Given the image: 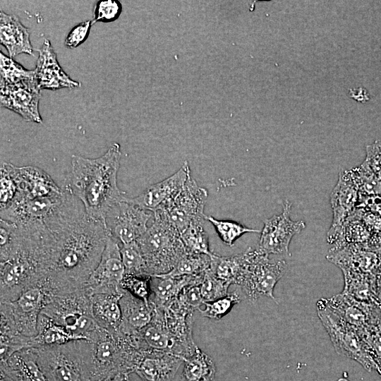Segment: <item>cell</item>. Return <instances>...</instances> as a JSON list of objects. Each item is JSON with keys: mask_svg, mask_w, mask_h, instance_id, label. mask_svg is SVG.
<instances>
[{"mask_svg": "<svg viewBox=\"0 0 381 381\" xmlns=\"http://www.w3.org/2000/svg\"><path fill=\"white\" fill-rule=\"evenodd\" d=\"M108 236L104 222L87 216L83 204L44 232L47 275L42 282L52 296L84 289Z\"/></svg>", "mask_w": 381, "mask_h": 381, "instance_id": "obj_1", "label": "cell"}, {"mask_svg": "<svg viewBox=\"0 0 381 381\" xmlns=\"http://www.w3.org/2000/svg\"><path fill=\"white\" fill-rule=\"evenodd\" d=\"M121 157L120 145L116 143L97 158L71 157L70 182L66 186L91 218L104 222L111 207L126 196L117 185Z\"/></svg>", "mask_w": 381, "mask_h": 381, "instance_id": "obj_2", "label": "cell"}, {"mask_svg": "<svg viewBox=\"0 0 381 381\" xmlns=\"http://www.w3.org/2000/svg\"><path fill=\"white\" fill-rule=\"evenodd\" d=\"M154 221L137 241L143 254L149 276L169 272L187 253L179 233L163 213H153Z\"/></svg>", "mask_w": 381, "mask_h": 381, "instance_id": "obj_3", "label": "cell"}, {"mask_svg": "<svg viewBox=\"0 0 381 381\" xmlns=\"http://www.w3.org/2000/svg\"><path fill=\"white\" fill-rule=\"evenodd\" d=\"M35 349L37 362L48 381H91V341L75 340Z\"/></svg>", "mask_w": 381, "mask_h": 381, "instance_id": "obj_4", "label": "cell"}, {"mask_svg": "<svg viewBox=\"0 0 381 381\" xmlns=\"http://www.w3.org/2000/svg\"><path fill=\"white\" fill-rule=\"evenodd\" d=\"M41 313L82 340L90 341L99 327L92 315L90 296L83 289L53 296Z\"/></svg>", "mask_w": 381, "mask_h": 381, "instance_id": "obj_5", "label": "cell"}, {"mask_svg": "<svg viewBox=\"0 0 381 381\" xmlns=\"http://www.w3.org/2000/svg\"><path fill=\"white\" fill-rule=\"evenodd\" d=\"M246 264L240 286L248 299L255 302L260 296H266L277 302L274 289L286 270L284 260H272L269 255L258 248L246 251Z\"/></svg>", "mask_w": 381, "mask_h": 381, "instance_id": "obj_6", "label": "cell"}, {"mask_svg": "<svg viewBox=\"0 0 381 381\" xmlns=\"http://www.w3.org/2000/svg\"><path fill=\"white\" fill-rule=\"evenodd\" d=\"M316 306L318 318L336 352L358 362L368 372L376 370L377 365L356 329L330 310L320 300L318 301Z\"/></svg>", "mask_w": 381, "mask_h": 381, "instance_id": "obj_7", "label": "cell"}, {"mask_svg": "<svg viewBox=\"0 0 381 381\" xmlns=\"http://www.w3.org/2000/svg\"><path fill=\"white\" fill-rule=\"evenodd\" d=\"M52 297L40 281L25 290L16 300L0 302L1 318L10 322L20 334L34 337L37 334L39 316Z\"/></svg>", "mask_w": 381, "mask_h": 381, "instance_id": "obj_8", "label": "cell"}, {"mask_svg": "<svg viewBox=\"0 0 381 381\" xmlns=\"http://www.w3.org/2000/svg\"><path fill=\"white\" fill-rule=\"evenodd\" d=\"M64 198V189L61 195L55 197L28 198L18 195L10 205L1 210V219L22 228L45 229L59 210Z\"/></svg>", "mask_w": 381, "mask_h": 381, "instance_id": "obj_9", "label": "cell"}, {"mask_svg": "<svg viewBox=\"0 0 381 381\" xmlns=\"http://www.w3.org/2000/svg\"><path fill=\"white\" fill-rule=\"evenodd\" d=\"M153 213L131 202L128 197L113 205L104 224L109 235L120 246L137 241L147 231Z\"/></svg>", "mask_w": 381, "mask_h": 381, "instance_id": "obj_10", "label": "cell"}, {"mask_svg": "<svg viewBox=\"0 0 381 381\" xmlns=\"http://www.w3.org/2000/svg\"><path fill=\"white\" fill-rule=\"evenodd\" d=\"M124 275L121 246L109 235L101 259L83 290L89 296L97 294H121L123 291L121 283Z\"/></svg>", "mask_w": 381, "mask_h": 381, "instance_id": "obj_11", "label": "cell"}, {"mask_svg": "<svg viewBox=\"0 0 381 381\" xmlns=\"http://www.w3.org/2000/svg\"><path fill=\"white\" fill-rule=\"evenodd\" d=\"M207 195V190L199 186L190 174L172 203L166 210L159 211L181 234L192 223L205 219L204 207Z\"/></svg>", "mask_w": 381, "mask_h": 381, "instance_id": "obj_12", "label": "cell"}, {"mask_svg": "<svg viewBox=\"0 0 381 381\" xmlns=\"http://www.w3.org/2000/svg\"><path fill=\"white\" fill-rule=\"evenodd\" d=\"M291 206L292 203L286 200L282 212L264 221L258 248L269 255H290L289 244L292 238L306 228L304 221L291 219Z\"/></svg>", "mask_w": 381, "mask_h": 381, "instance_id": "obj_13", "label": "cell"}, {"mask_svg": "<svg viewBox=\"0 0 381 381\" xmlns=\"http://www.w3.org/2000/svg\"><path fill=\"white\" fill-rule=\"evenodd\" d=\"M40 90L36 78L13 85L0 83L1 107L16 112L27 121L40 123Z\"/></svg>", "mask_w": 381, "mask_h": 381, "instance_id": "obj_14", "label": "cell"}, {"mask_svg": "<svg viewBox=\"0 0 381 381\" xmlns=\"http://www.w3.org/2000/svg\"><path fill=\"white\" fill-rule=\"evenodd\" d=\"M190 175L188 162L174 174L147 187L135 198H128L133 204L152 213L166 210L174 200Z\"/></svg>", "mask_w": 381, "mask_h": 381, "instance_id": "obj_15", "label": "cell"}, {"mask_svg": "<svg viewBox=\"0 0 381 381\" xmlns=\"http://www.w3.org/2000/svg\"><path fill=\"white\" fill-rule=\"evenodd\" d=\"M326 258L341 270H351L375 276L381 265V248L373 249L368 244H349L330 248Z\"/></svg>", "mask_w": 381, "mask_h": 381, "instance_id": "obj_16", "label": "cell"}, {"mask_svg": "<svg viewBox=\"0 0 381 381\" xmlns=\"http://www.w3.org/2000/svg\"><path fill=\"white\" fill-rule=\"evenodd\" d=\"M152 306L150 322L131 337L133 345L145 351L166 352L180 356L178 346L167 328L164 309Z\"/></svg>", "mask_w": 381, "mask_h": 381, "instance_id": "obj_17", "label": "cell"}, {"mask_svg": "<svg viewBox=\"0 0 381 381\" xmlns=\"http://www.w3.org/2000/svg\"><path fill=\"white\" fill-rule=\"evenodd\" d=\"M330 310L358 330L372 320L381 317V305L360 302L341 293L320 299Z\"/></svg>", "mask_w": 381, "mask_h": 381, "instance_id": "obj_18", "label": "cell"}, {"mask_svg": "<svg viewBox=\"0 0 381 381\" xmlns=\"http://www.w3.org/2000/svg\"><path fill=\"white\" fill-rule=\"evenodd\" d=\"M38 52L39 56L35 70L36 80L40 90H56L80 86L78 81L71 79L64 71L48 39L44 40Z\"/></svg>", "mask_w": 381, "mask_h": 381, "instance_id": "obj_19", "label": "cell"}, {"mask_svg": "<svg viewBox=\"0 0 381 381\" xmlns=\"http://www.w3.org/2000/svg\"><path fill=\"white\" fill-rule=\"evenodd\" d=\"M183 361L171 353L142 351L134 373L143 381H171Z\"/></svg>", "mask_w": 381, "mask_h": 381, "instance_id": "obj_20", "label": "cell"}, {"mask_svg": "<svg viewBox=\"0 0 381 381\" xmlns=\"http://www.w3.org/2000/svg\"><path fill=\"white\" fill-rule=\"evenodd\" d=\"M14 174L18 186V195L28 198L55 197L63 193L50 176L34 166H14Z\"/></svg>", "mask_w": 381, "mask_h": 381, "instance_id": "obj_21", "label": "cell"}, {"mask_svg": "<svg viewBox=\"0 0 381 381\" xmlns=\"http://www.w3.org/2000/svg\"><path fill=\"white\" fill-rule=\"evenodd\" d=\"M359 192L346 170L340 172L337 183L330 195L332 222L328 231L339 229L346 219L356 210Z\"/></svg>", "mask_w": 381, "mask_h": 381, "instance_id": "obj_22", "label": "cell"}, {"mask_svg": "<svg viewBox=\"0 0 381 381\" xmlns=\"http://www.w3.org/2000/svg\"><path fill=\"white\" fill-rule=\"evenodd\" d=\"M204 273L197 276L171 277L164 274L150 276V303L162 309L167 308L185 287L200 285Z\"/></svg>", "mask_w": 381, "mask_h": 381, "instance_id": "obj_23", "label": "cell"}, {"mask_svg": "<svg viewBox=\"0 0 381 381\" xmlns=\"http://www.w3.org/2000/svg\"><path fill=\"white\" fill-rule=\"evenodd\" d=\"M150 304L123 289L120 299L122 320L117 332L131 337L145 328L153 315V306Z\"/></svg>", "mask_w": 381, "mask_h": 381, "instance_id": "obj_24", "label": "cell"}, {"mask_svg": "<svg viewBox=\"0 0 381 381\" xmlns=\"http://www.w3.org/2000/svg\"><path fill=\"white\" fill-rule=\"evenodd\" d=\"M0 40L10 57L20 54L32 55L29 30L14 15L0 12Z\"/></svg>", "mask_w": 381, "mask_h": 381, "instance_id": "obj_25", "label": "cell"}, {"mask_svg": "<svg viewBox=\"0 0 381 381\" xmlns=\"http://www.w3.org/2000/svg\"><path fill=\"white\" fill-rule=\"evenodd\" d=\"M0 368L9 373L17 381H48L37 362L35 348L22 349L1 361Z\"/></svg>", "mask_w": 381, "mask_h": 381, "instance_id": "obj_26", "label": "cell"}, {"mask_svg": "<svg viewBox=\"0 0 381 381\" xmlns=\"http://www.w3.org/2000/svg\"><path fill=\"white\" fill-rule=\"evenodd\" d=\"M123 294H97L90 296L92 312L97 324L110 332L118 331L122 320L120 299Z\"/></svg>", "mask_w": 381, "mask_h": 381, "instance_id": "obj_27", "label": "cell"}, {"mask_svg": "<svg viewBox=\"0 0 381 381\" xmlns=\"http://www.w3.org/2000/svg\"><path fill=\"white\" fill-rule=\"evenodd\" d=\"M344 279L342 293L362 303L379 304L375 294V276L351 270H341Z\"/></svg>", "mask_w": 381, "mask_h": 381, "instance_id": "obj_28", "label": "cell"}, {"mask_svg": "<svg viewBox=\"0 0 381 381\" xmlns=\"http://www.w3.org/2000/svg\"><path fill=\"white\" fill-rule=\"evenodd\" d=\"M246 264L245 252L231 256L211 255L210 271L218 279L231 284L240 285Z\"/></svg>", "mask_w": 381, "mask_h": 381, "instance_id": "obj_29", "label": "cell"}, {"mask_svg": "<svg viewBox=\"0 0 381 381\" xmlns=\"http://www.w3.org/2000/svg\"><path fill=\"white\" fill-rule=\"evenodd\" d=\"M75 340H82L56 324L44 314H40L37 323V334L32 337V348L61 345Z\"/></svg>", "mask_w": 381, "mask_h": 381, "instance_id": "obj_30", "label": "cell"}, {"mask_svg": "<svg viewBox=\"0 0 381 381\" xmlns=\"http://www.w3.org/2000/svg\"><path fill=\"white\" fill-rule=\"evenodd\" d=\"M183 363L179 381H215L214 363L210 356L199 348Z\"/></svg>", "mask_w": 381, "mask_h": 381, "instance_id": "obj_31", "label": "cell"}, {"mask_svg": "<svg viewBox=\"0 0 381 381\" xmlns=\"http://www.w3.org/2000/svg\"><path fill=\"white\" fill-rule=\"evenodd\" d=\"M346 171L357 186L359 194L381 195V176L373 172L364 162Z\"/></svg>", "mask_w": 381, "mask_h": 381, "instance_id": "obj_32", "label": "cell"}, {"mask_svg": "<svg viewBox=\"0 0 381 381\" xmlns=\"http://www.w3.org/2000/svg\"><path fill=\"white\" fill-rule=\"evenodd\" d=\"M210 264V255L187 253L180 259L172 270L164 274L171 277L197 276L207 270Z\"/></svg>", "mask_w": 381, "mask_h": 381, "instance_id": "obj_33", "label": "cell"}, {"mask_svg": "<svg viewBox=\"0 0 381 381\" xmlns=\"http://www.w3.org/2000/svg\"><path fill=\"white\" fill-rule=\"evenodd\" d=\"M202 222L203 221H198L192 223L180 234V237L187 253L211 256L213 253L210 250L207 235Z\"/></svg>", "mask_w": 381, "mask_h": 381, "instance_id": "obj_34", "label": "cell"}, {"mask_svg": "<svg viewBox=\"0 0 381 381\" xmlns=\"http://www.w3.org/2000/svg\"><path fill=\"white\" fill-rule=\"evenodd\" d=\"M0 73L1 84L13 85L35 78V70L25 69L12 58L0 52Z\"/></svg>", "mask_w": 381, "mask_h": 381, "instance_id": "obj_35", "label": "cell"}, {"mask_svg": "<svg viewBox=\"0 0 381 381\" xmlns=\"http://www.w3.org/2000/svg\"><path fill=\"white\" fill-rule=\"evenodd\" d=\"M357 332L376 363L377 370L381 367V317L372 320Z\"/></svg>", "mask_w": 381, "mask_h": 381, "instance_id": "obj_36", "label": "cell"}, {"mask_svg": "<svg viewBox=\"0 0 381 381\" xmlns=\"http://www.w3.org/2000/svg\"><path fill=\"white\" fill-rule=\"evenodd\" d=\"M121 255L125 274L149 276L143 254L137 241L121 246Z\"/></svg>", "mask_w": 381, "mask_h": 381, "instance_id": "obj_37", "label": "cell"}, {"mask_svg": "<svg viewBox=\"0 0 381 381\" xmlns=\"http://www.w3.org/2000/svg\"><path fill=\"white\" fill-rule=\"evenodd\" d=\"M215 229L218 236L226 245L232 246L235 241L246 233L260 232L258 229H251L236 222L219 220L212 216H205Z\"/></svg>", "mask_w": 381, "mask_h": 381, "instance_id": "obj_38", "label": "cell"}, {"mask_svg": "<svg viewBox=\"0 0 381 381\" xmlns=\"http://www.w3.org/2000/svg\"><path fill=\"white\" fill-rule=\"evenodd\" d=\"M18 193V186L14 174V165L3 162L1 166L0 206L3 210L10 205Z\"/></svg>", "mask_w": 381, "mask_h": 381, "instance_id": "obj_39", "label": "cell"}, {"mask_svg": "<svg viewBox=\"0 0 381 381\" xmlns=\"http://www.w3.org/2000/svg\"><path fill=\"white\" fill-rule=\"evenodd\" d=\"M241 301L237 292H232L214 301L205 302V308L199 310L203 317L219 320L226 315L235 304Z\"/></svg>", "mask_w": 381, "mask_h": 381, "instance_id": "obj_40", "label": "cell"}, {"mask_svg": "<svg viewBox=\"0 0 381 381\" xmlns=\"http://www.w3.org/2000/svg\"><path fill=\"white\" fill-rule=\"evenodd\" d=\"M121 287L150 306V276L126 274L121 283Z\"/></svg>", "mask_w": 381, "mask_h": 381, "instance_id": "obj_41", "label": "cell"}, {"mask_svg": "<svg viewBox=\"0 0 381 381\" xmlns=\"http://www.w3.org/2000/svg\"><path fill=\"white\" fill-rule=\"evenodd\" d=\"M229 286V284L218 279L208 269L205 272L200 284L204 301H212L227 295Z\"/></svg>", "mask_w": 381, "mask_h": 381, "instance_id": "obj_42", "label": "cell"}, {"mask_svg": "<svg viewBox=\"0 0 381 381\" xmlns=\"http://www.w3.org/2000/svg\"><path fill=\"white\" fill-rule=\"evenodd\" d=\"M174 302L179 308L188 312L200 310V306L205 303L200 285L195 284L185 287Z\"/></svg>", "mask_w": 381, "mask_h": 381, "instance_id": "obj_43", "label": "cell"}, {"mask_svg": "<svg viewBox=\"0 0 381 381\" xmlns=\"http://www.w3.org/2000/svg\"><path fill=\"white\" fill-rule=\"evenodd\" d=\"M122 6L116 0L97 1L94 11L93 24L97 22L109 23L116 20L121 14Z\"/></svg>", "mask_w": 381, "mask_h": 381, "instance_id": "obj_44", "label": "cell"}, {"mask_svg": "<svg viewBox=\"0 0 381 381\" xmlns=\"http://www.w3.org/2000/svg\"><path fill=\"white\" fill-rule=\"evenodd\" d=\"M92 24V20H88L73 27L65 39V45L68 48L74 49L83 44L87 38Z\"/></svg>", "mask_w": 381, "mask_h": 381, "instance_id": "obj_45", "label": "cell"}, {"mask_svg": "<svg viewBox=\"0 0 381 381\" xmlns=\"http://www.w3.org/2000/svg\"><path fill=\"white\" fill-rule=\"evenodd\" d=\"M363 162L375 174L381 176V140H375L366 146Z\"/></svg>", "mask_w": 381, "mask_h": 381, "instance_id": "obj_46", "label": "cell"}, {"mask_svg": "<svg viewBox=\"0 0 381 381\" xmlns=\"http://www.w3.org/2000/svg\"><path fill=\"white\" fill-rule=\"evenodd\" d=\"M356 208L362 209L381 217V195H364L359 194Z\"/></svg>", "mask_w": 381, "mask_h": 381, "instance_id": "obj_47", "label": "cell"}, {"mask_svg": "<svg viewBox=\"0 0 381 381\" xmlns=\"http://www.w3.org/2000/svg\"><path fill=\"white\" fill-rule=\"evenodd\" d=\"M375 278V294L378 301L381 303V265L378 268Z\"/></svg>", "mask_w": 381, "mask_h": 381, "instance_id": "obj_48", "label": "cell"}, {"mask_svg": "<svg viewBox=\"0 0 381 381\" xmlns=\"http://www.w3.org/2000/svg\"><path fill=\"white\" fill-rule=\"evenodd\" d=\"M128 380H130L129 375L119 373L113 375H109L99 381H128Z\"/></svg>", "mask_w": 381, "mask_h": 381, "instance_id": "obj_49", "label": "cell"}, {"mask_svg": "<svg viewBox=\"0 0 381 381\" xmlns=\"http://www.w3.org/2000/svg\"><path fill=\"white\" fill-rule=\"evenodd\" d=\"M0 381H17V380L9 373L0 368Z\"/></svg>", "mask_w": 381, "mask_h": 381, "instance_id": "obj_50", "label": "cell"}, {"mask_svg": "<svg viewBox=\"0 0 381 381\" xmlns=\"http://www.w3.org/2000/svg\"><path fill=\"white\" fill-rule=\"evenodd\" d=\"M337 381H349V380H347L346 378L341 377L337 380Z\"/></svg>", "mask_w": 381, "mask_h": 381, "instance_id": "obj_51", "label": "cell"}, {"mask_svg": "<svg viewBox=\"0 0 381 381\" xmlns=\"http://www.w3.org/2000/svg\"><path fill=\"white\" fill-rule=\"evenodd\" d=\"M376 371L377 372V373L379 374V375L381 377V367L378 368Z\"/></svg>", "mask_w": 381, "mask_h": 381, "instance_id": "obj_52", "label": "cell"}, {"mask_svg": "<svg viewBox=\"0 0 381 381\" xmlns=\"http://www.w3.org/2000/svg\"><path fill=\"white\" fill-rule=\"evenodd\" d=\"M128 381H130V380H128Z\"/></svg>", "mask_w": 381, "mask_h": 381, "instance_id": "obj_53", "label": "cell"}]
</instances>
